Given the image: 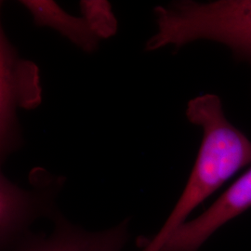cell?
I'll list each match as a JSON object with an SVG mask.
<instances>
[{
  "label": "cell",
  "instance_id": "cell-1",
  "mask_svg": "<svg viewBox=\"0 0 251 251\" xmlns=\"http://www.w3.org/2000/svg\"><path fill=\"white\" fill-rule=\"evenodd\" d=\"M186 117L203 130L197 160L171 214L157 233L144 239L139 251H159L206 198L243 168L251 167V141L225 117L219 96L207 93L190 100Z\"/></svg>",
  "mask_w": 251,
  "mask_h": 251
},
{
  "label": "cell",
  "instance_id": "cell-2",
  "mask_svg": "<svg viewBox=\"0 0 251 251\" xmlns=\"http://www.w3.org/2000/svg\"><path fill=\"white\" fill-rule=\"evenodd\" d=\"M153 13L157 32L147 40L146 51L209 40L251 63V0H181L157 6Z\"/></svg>",
  "mask_w": 251,
  "mask_h": 251
},
{
  "label": "cell",
  "instance_id": "cell-3",
  "mask_svg": "<svg viewBox=\"0 0 251 251\" xmlns=\"http://www.w3.org/2000/svg\"><path fill=\"white\" fill-rule=\"evenodd\" d=\"M42 102L39 69L19 57L5 31H0V159H8L20 149L23 139L17 109L33 110Z\"/></svg>",
  "mask_w": 251,
  "mask_h": 251
},
{
  "label": "cell",
  "instance_id": "cell-4",
  "mask_svg": "<svg viewBox=\"0 0 251 251\" xmlns=\"http://www.w3.org/2000/svg\"><path fill=\"white\" fill-rule=\"evenodd\" d=\"M33 188H22L4 174L0 175V248L8 251L32 233L31 226L39 218L53 221L60 211L56 198L65 179L44 169L30 175Z\"/></svg>",
  "mask_w": 251,
  "mask_h": 251
},
{
  "label": "cell",
  "instance_id": "cell-5",
  "mask_svg": "<svg viewBox=\"0 0 251 251\" xmlns=\"http://www.w3.org/2000/svg\"><path fill=\"white\" fill-rule=\"evenodd\" d=\"M251 207V167L202 214L180 225L159 251H199L218 230Z\"/></svg>",
  "mask_w": 251,
  "mask_h": 251
},
{
  "label": "cell",
  "instance_id": "cell-6",
  "mask_svg": "<svg viewBox=\"0 0 251 251\" xmlns=\"http://www.w3.org/2000/svg\"><path fill=\"white\" fill-rule=\"evenodd\" d=\"M49 233H29L8 251H125L130 239V220L99 231L73 224L60 212Z\"/></svg>",
  "mask_w": 251,
  "mask_h": 251
},
{
  "label": "cell",
  "instance_id": "cell-7",
  "mask_svg": "<svg viewBox=\"0 0 251 251\" xmlns=\"http://www.w3.org/2000/svg\"><path fill=\"white\" fill-rule=\"evenodd\" d=\"M20 4L30 12L36 26L53 29L86 53L98 50L100 40L91 33L83 17L68 13L51 0H23Z\"/></svg>",
  "mask_w": 251,
  "mask_h": 251
},
{
  "label": "cell",
  "instance_id": "cell-8",
  "mask_svg": "<svg viewBox=\"0 0 251 251\" xmlns=\"http://www.w3.org/2000/svg\"><path fill=\"white\" fill-rule=\"evenodd\" d=\"M81 14L91 33L98 39H107L117 34V20L110 2L105 0H81Z\"/></svg>",
  "mask_w": 251,
  "mask_h": 251
}]
</instances>
